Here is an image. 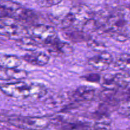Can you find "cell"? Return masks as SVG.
Wrapping results in <instances>:
<instances>
[{"instance_id": "obj_23", "label": "cell", "mask_w": 130, "mask_h": 130, "mask_svg": "<svg viewBox=\"0 0 130 130\" xmlns=\"http://www.w3.org/2000/svg\"><path fill=\"white\" fill-rule=\"evenodd\" d=\"M60 2V1H38V4L39 6H43V7H50V6H53L57 5Z\"/></svg>"}, {"instance_id": "obj_5", "label": "cell", "mask_w": 130, "mask_h": 130, "mask_svg": "<svg viewBox=\"0 0 130 130\" xmlns=\"http://www.w3.org/2000/svg\"><path fill=\"white\" fill-rule=\"evenodd\" d=\"M29 36L38 44L48 46L58 39L57 33L53 27L43 24H37L27 30Z\"/></svg>"}, {"instance_id": "obj_11", "label": "cell", "mask_w": 130, "mask_h": 130, "mask_svg": "<svg viewBox=\"0 0 130 130\" xmlns=\"http://www.w3.org/2000/svg\"><path fill=\"white\" fill-rule=\"evenodd\" d=\"M22 58L29 64L39 67L46 66L50 60V57L46 54L39 52H33L28 53L23 56Z\"/></svg>"}, {"instance_id": "obj_18", "label": "cell", "mask_w": 130, "mask_h": 130, "mask_svg": "<svg viewBox=\"0 0 130 130\" xmlns=\"http://www.w3.org/2000/svg\"><path fill=\"white\" fill-rule=\"evenodd\" d=\"M67 36L71 40L74 41H88L90 39L88 36H86V33L83 32L82 30H74L73 32H70L67 33Z\"/></svg>"}, {"instance_id": "obj_20", "label": "cell", "mask_w": 130, "mask_h": 130, "mask_svg": "<svg viewBox=\"0 0 130 130\" xmlns=\"http://www.w3.org/2000/svg\"><path fill=\"white\" fill-rule=\"evenodd\" d=\"M92 130H112L110 121L108 118L96 122L93 126Z\"/></svg>"}, {"instance_id": "obj_2", "label": "cell", "mask_w": 130, "mask_h": 130, "mask_svg": "<svg viewBox=\"0 0 130 130\" xmlns=\"http://www.w3.org/2000/svg\"><path fill=\"white\" fill-rule=\"evenodd\" d=\"M99 30H102V33L107 34L118 41H126L130 37L126 27V22L121 13H115L109 15Z\"/></svg>"}, {"instance_id": "obj_21", "label": "cell", "mask_w": 130, "mask_h": 130, "mask_svg": "<svg viewBox=\"0 0 130 130\" xmlns=\"http://www.w3.org/2000/svg\"><path fill=\"white\" fill-rule=\"evenodd\" d=\"M87 45L89 48L93 50L99 51L100 53L105 51V45L102 43H100L96 40L90 39L87 41Z\"/></svg>"}, {"instance_id": "obj_17", "label": "cell", "mask_w": 130, "mask_h": 130, "mask_svg": "<svg viewBox=\"0 0 130 130\" xmlns=\"http://www.w3.org/2000/svg\"><path fill=\"white\" fill-rule=\"evenodd\" d=\"M115 66L124 72H130V54L123 53L118 56L115 62Z\"/></svg>"}, {"instance_id": "obj_19", "label": "cell", "mask_w": 130, "mask_h": 130, "mask_svg": "<svg viewBox=\"0 0 130 130\" xmlns=\"http://www.w3.org/2000/svg\"><path fill=\"white\" fill-rule=\"evenodd\" d=\"M118 111L122 116L130 118V99L121 102L118 105Z\"/></svg>"}, {"instance_id": "obj_15", "label": "cell", "mask_w": 130, "mask_h": 130, "mask_svg": "<svg viewBox=\"0 0 130 130\" xmlns=\"http://www.w3.org/2000/svg\"><path fill=\"white\" fill-rule=\"evenodd\" d=\"M17 45L25 51L33 52L38 48V43H36L30 36L21 37L16 40Z\"/></svg>"}, {"instance_id": "obj_4", "label": "cell", "mask_w": 130, "mask_h": 130, "mask_svg": "<svg viewBox=\"0 0 130 130\" xmlns=\"http://www.w3.org/2000/svg\"><path fill=\"white\" fill-rule=\"evenodd\" d=\"M6 121L14 127L25 130H43L50 124V120L43 117L17 116H13L6 118Z\"/></svg>"}, {"instance_id": "obj_16", "label": "cell", "mask_w": 130, "mask_h": 130, "mask_svg": "<svg viewBox=\"0 0 130 130\" xmlns=\"http://www.w3.org/2000/svg\"><path fill=\"white\" fill-rule=\"evenodd\" d=\"M59 124L60 128L63 130H86L90 127L88 123L81 121H62Z\"/></svg>"}, {"instance_id": "obj_13", "label": "cell", "mask_w": 130, "mask_h": 130, "mask_svg": "<svg viewBox=\"0 0 130 130\" xmlns=\"http://www.w3.org/2000/svg\"><path fill=\"white\" fill-rule=\"evenodd\" d=\"M22 61L15 55H0V67L6 69H17Z\"/></svg>"}, {"instance_id": "obj_14", "label": "cell", "mask_w": 130, "mask_h": 130, "mask_svg": "<svg viewBox=\"0 0 130 130\" xmlns=\"http://www.w3.org/2000/svg\"><path fill=\"white\" fill-rule=\"evenodd\" d=\"M11 18L23 21H33L36 18V15L32 10L18 6L14 10Z\"/></svg>"}, {"instance_id": "obj_6", "label": "cell", "mask_w": 130, "mask_h": 130, "mask_svg": "<svg viewBox=\"0 0 130 130\" xmlns=\"http://www.w3.org/2000/svg\"><path fill=\"white\" fill-rule=\"evenodd\" d=\"M103 86L105 90L112 91L118 88H126L130 86V74L123 72L105 75L103 77Z\"/></svg>"}, {"instance_id": "obj_1", "label": "cell", "mask_w": 130, "mask_h": 130, "mask_svg": "<svg viewBox=\"0 0 130 130\" xmlns=\"http://www.w3.org/2000/svg\"><path fill=\"white\" fill-rule=\"evenodd\" d=\"M0 90L6 96L17 99H39L48 93L42 84L22 81L0 83Z\"/></svg>"}, {"instance_id": "obj_8", "label": "cell", "mask_w": 130, "mask_h": 130, "mask_svg": "<svg viewBox=\"0 0 130 130\" xmlns=\"http://www.w3.org/2000/svg\"><path fill=\"white\" fill-rule=\"evenodd\" d=\"M112 56L109 52L104 51L99 55L89 58L88 63L93 69L102 71L107 69L112 62Z\"/></svg>"}, {"instance_id": "obj_10", "label": "cell", "mask_w": 130, "mask_h": 130, "mask_svg": "<svg viewBox=\"0 0 130 130\" xmlns=\"http://www.w3.org/2000/svg\"><path fill=\"white\" fill-rule=\"evenodd\" d=\"M28 73L24 70L17 69H6L0 67V80L1 81H20L27 77Z\"/></svg>"}, {"instance_id": "obj_22", "label": "cell", "mask_w": 130, "mask_h": 130, "mask_svg": "<svg viewBox=\"0 0 130 130\" xmlns=\"http://www.w3.org/2000/svg\"><path fill=\"white\" fill-rule=\"evenodd\" d=\"M83 78L87 81L91 83H99L100 81V76L98 74H89L83 76Z\"/></svg>"}, {"instance_id": "obj_12", "label": "cell", "mask_w": 130, "mask_h": 130, "mask_svg": "<svg viewBox=\"0 0 130 130\" xmlns=\"http://www.w3.org/2000/svg\"><path fill=\"white\" fill-rule=\"evenodd\" d=\"M95 90L91 87L83 86L77 88L72 94V97L76 102H90L94 99Z\"/></svg>"}, {"instance_id": "obj_7", "label": "cell", "mask_w": 130, "mask_h": 130, "mask_svg": "<svg viewBox=\"0 0 130 130\" xmlns=\"http://www.w3.org/2000/svg\"><path fill=\"white\" fill-rule=\"evenodd\" d=\"M10 19L11 18L0 19V34L17 40L24 32V29L16 21L10 20Z\"/></svg>"}, {"instance_id": "obj_9", "label": "cell", "mask_w": 130, "mask_h": 130, "mask_svg": "<svg viewBox=\"0 0 130 130\" xmlns=\"http://www.w3.org/2000/svg\"><path fill=\"white\" fill-rule=\"evenodd\" d=\"M46 46L50 54L53 57L68 56L73 52V48L69 43L62 41L58 38Z\"/></svg>"}, {"instance_id": "obj_3", "label": "cell", "mask_w": 130, "mask_h": 130, "mask_svg": "<svg viewBox=\"0 0 130 130\" xmlns=\"http://www.w3.org/2000/svg\"><path fill=\"white\" fill-rule=\"evenodd\" d=\"M92 12L88 6L85 5L74 6L62 20V27L65 29L71 27L82 29L86 22L92 19Z\"/></svg>"}]
</instances>
